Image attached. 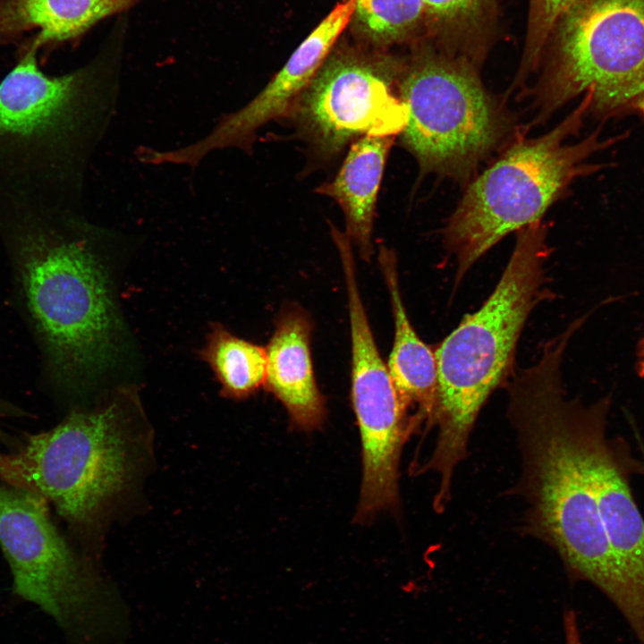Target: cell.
<instances>
[{
    "instance_id": "8992f818",
    "label": "cell",
    "mask_w": 644,
    "mask_h": 644,
    "mask_svg": "<svg viewBox=\"0 0 644 644\" xmlns=\"http://www.w3.org/2000/svg\"><path fill=\"white\" fill-rule=\"evenodd\" d=\"M418 43L398 81L402 145L421 172L465 181L508 134L510 117L487 91L479 68L425 38Z\"/></svg>"
},
{
    "instance_id": "ba28073f",
    "label": "cell",
    "mask_w": 644,
    "mask_h": 644,
    "mask_svg": "<svg viewBox=\"0 0 644 644\" xmlns=\"http://www.w3.org/2000/svg\"><path fill=\"white\" fill-rule=\"evenodd\" d=\"M0 547L13 591L82 644H109L122 608L71 550L41 497L0 481Z\"/></svg>"
},
{
    "instance_id": "277c9868",
    "label": "cell",
    "mask_w": 644,
    "mask_h": 644,
    "mask_svg": "<svg viewBox=\"0 0 644 644\" xmlns=\"http://www.w3.org/2000/svg\"><path fill=\"white\" fill-rule=\"evenodd\" d=\"M590 96L546 134L514 142L467 188L445 230L444 240L457 260L456 283L506 234L538 222L578 177L603 167L587 160L623 140H601V128L570 144L589 114Z\"/></svg>"
},
{
    "instance_id": "7a4b0ae2",
    "label": "cell",
    "mask_w": 644,
    "mask_h": 644,
    "mask_svg": "<svg viewBox=\"0 0 644 644\" xmlns=\"http://www.w3.org/2000/svg\"><path fill=\"white\" fill-rule=\"evenodd\" d=\"M2 231L47 374L76 388L116 352L121 322L104 266L84 240L36 209L15 214Z\"/></svg>"
},
{
    "instance_id": "7402d4cb",
    "label": "cell",
    "mask_w": 644,
    "mask_h": 644,
    "mask_svg": "<svg viewBox=\"0 0 644 644\" xmlns=\"http://www.w3.org/2000/svg\"><path fill=\"white\" fill-rule=\"evenodd\" d=\"M564 631L565 644H583L576 614L567 609L564 614Z\"/></svg>"
},
{
    "instance_id": "8fae6325",
    "label": "cell",
    "mask_w": 644,
    "mask_h": 644,
    "mask_svg": "<svg viewBox=\"0 0 644 644\" xmlns=\"http://www.w3.org/2000/svg\"><path fill=\"white\" fill-rule=\"evenodd\" d=\"M402 68L350 52L328 55L287 115L322 157L360 136H395L406 122L398 93Z\"/></svg>"
},
{
    "instance_id": "6da1fadb",
    "label": "cell",
    "mask_w": 644,
    "mask_h": 644,
    "mask_svg": "<svg viewBox=\"0 0 644 644\" xmlns=\"http://www.w3.org/2000/svg\"><path fill=\"white\" fill-rule=\"evenodd\" d=\"M564 351L539 360L508 386V418L516 430L522 471L514 493L528 507L525 530L552 547L568 572L597 587L628 624L637 619L600 517L580 437L582 405L564 395Z\"/></svg>"
},
{
    "instance_id": "603a6c76",
    "label": "cell",
    "mask_w": 644,
    "mask_h": 644,
    "mask_svg": "<svg viewBox=\"0 0 644 644\" xmlns=\"http://www.w3.org/2000/svg\"><path fill=\"white\" fill-rule=\"evenodd\" d=\"M21 415V411L15 408L13 405L10 404L9 402H5L4 400H2L0 398V422L2 419L10 417V416H16ZM0 427V436H2V430Z\"/></svg>"
},
{
    "instance_id": "44dd1931",
    "label": "cell",
    "mask_w": 644,
    "mask_h": 644,
    "mask_svg": "<svg viewBox=\"0 0 644 644\" xmlns=\"http://www.w3.org/2000/svg\"><path fill=\"white\" fill-rule=\"evenodd\" d=\"M572 1L530 0L525 44L514 80L515 86H521L538 68L543 49L551 31Z\"/></svg>"
},
{
    "instance_id": "2e32d148",
    "label": "cell",
    "mask_w": 644,
    "mask_h": 644,
    "mask_svg": "<svg viewBox=\"0 0 644 644\" xmlns=\"http://www.w3.org/2000/svg\"><path fill=\"white\" fill-rule=\"evenodd\" d=\"M137 0H0V46L38 49L72 40Z\"/></svg>"
},
{
    "instance_id": "52a82bcc",
    "label": "cell",
    "mask_w": 644,
    "mask_h": 644,
    "mask_svg": "<svg viewBox=\"0 0 644 644\" xmlns=\"http://www.w3.org/2000/svg\"><path fill=\"white\" fill-rule=\"evenodd\" d=\"M125 411L117 402L73 411L56 427L0 452V481L52 504L71 522H90L119 494L133 470Z\"/></svg>"
},
{
    "instance_id": "5b68a950",
    "label": "cell",
    "mask_w": 644,
    "mask_h": 644,
    "mask_svg": "<svg viewBox=\"0 0 644 644\" xmlns=\"http://www.w3.org/2000/svg\"><path fill=\"white\" fill-rule=\"evenodd\" d=\"M539 67L537 122L581 94L590 95L589 114L601 122L644 119V0H573Z\"/></svg>"
},
{
    "instance_id": "ffe728a7",
    "label": "cell",
    "mask_w": 644,
    "mask_h": 644,
    "mask_svg": "<svg viewBox=\"0 0 644 644\" xmlns=\"http://www.w3.org/2000/svg\"><path fill=\"white\" fill-rule=\"evenodd\" d=\"M353 17L370 40L389 45L424 38L422 0H353Z\"/></svg>"
},
{
    "instance_id": "7c38bea8",
    "label": "cell",
    "mask_w": 644,
    "mask_h": 644,
    "mask_svg": "<svg viewBox=\"0 0 644 644\" xmlns=\"http://www.w3.org/2000/svg\"><path fill=\"white\" fill-rule=\"evenodd\" d=\"M608 408V400L583 405L581 444L606 538L635 603L638 621L633 634L639 644H644V518L623 465L606 438Z\"/></svg>"
},
{
    "instance_id": "d6986e66",
    "label": "cell",
    "mask_w": 644,
    "mask_h": 644,
    "mask_svg": "<svg viewBox=\"0 0 644 644\" xmlns=\"http://www.w3.org/2000/svg\"><path fill=\"white\" fill-rule=\"evenodd\" d=\"M212 369L224 396L243 399L264 386L267 373L265 347L242 339L214 323L199 351Z\"/></svg>"
},
{
    "instance_id": "e0dca14e",
    "label": "cell",
    "mask_w": 644,
    "mask_h": 644,
    "mask_svg": "<svg viewBox=\"0 0 644 644\" xmlns=\"http://www.w3.org/2000/svg\"><path fill=\"white\" fill-rule=\"evenodd\" d=\"M394 137L366 135L357 139L334 180L316 190L338 203L345 218V234L364 261H369L374 253L376 202Z\"/></svg>"
},
{
    "instance_id": "cb8c5ba5",
    "label": "cell",
    "mask_w": 644,
    "mask_h": 644,
    "mask_svg": "<svg viewBox=\"0 0 644 644\" xmlns=\"http://www.w3.org/2000/svg\"><path fill=\"white\" fill-rule=\"evenodd\" d=\"M637 371L644 378V334L637 347Z\"/></svg>"
},
{
    "instance_id": "3957f363",
    "label": "cell",
    "mask_w": 644,
    "mask_h": 644,
    "mask_svg": "<svg viewBox=\"0 0 644 644\" xmlns=\"http://www.w3.org/2000/svg\"><path fill=\"white\" fill-rule=\"evenodd\" d=\"M549 255L540 221L518 231L514 250L492 294L435 351L438 378L436 441L420 471L439 479L433 503L445 506L453 476L466 458L476 419L491 393L508 378L525 321L543 293Z\"/></svg>"
},
{
    "instance_id": "5bb4252c",
    "label": "cell",
    "mask_w": 644,
    "mask_h": 644,
    "mask_svg": "<svg viewBox=\"0 0 644 644\" xmlns=\"http://www.w3.org/2000/svg\"><path fill=\"white\" fill-rule=\"evenodd\" d=\"M312 330L310 316L298 306H288L276 317L274 333L265 347L264 387L285 408L293 428L304 431L320 428L326 416L311 359Z\"/></svg>"
},
{
    "instance_id": "4fadbf2b",
    "label": "cell",
    "mask_w": 644,
    "mask_h": 644,
    "mask_svg": "<svg viewBox=\"0 0 644 644\" xmlns=\"http://www.w3.org/2000/svg\"><path fill=\"white\" fill-rule=\"evenodd\" d=\"M355 3L345 0L327 14L292 53L267 85L241 109L224 115L213 130L195 142L200 157L213 150L250 151L256 133L268 122L286 116L353 17Z\"/></svg>"
},
{
    "instance_id": "30bf717a",
    "label": "cell",
    "mask_w": 644,
    "mask_h": 644,
    "mask_svg": "<svg viewBox=\"0 0 644 644\" xmlns=\"http://www.w3.org/2000/svg\"><path fill=\"white\" fill-rule=\"evenodd\" d=\"M351 329V400L361 440L362 480L355 519L372 520L399 504L402 446L416 424L378 352L358 285L355 260L341 258Z\"/></svg>"
},
{
    "instance_id": "9c48e42d",
    "label": "cell",
    "mask_w": 644,
    "mask_h": 644,
    "mask_svg": "<svg viewBox=\"0 0 644 644\" xmlns=\"http://www.w3.org/2000/svg\"><path fill=\"white\" fill-rule=\"evenodd\" d=\"M16 65L0 82V166L17 173L59 156L86 124L109 57L61 76L44 73L38 50L21 47Z\"/></svg>"
},
{
    "instance_id": "9a60e30c",
    "label": "cell",
    "mask_w": 644,
    "mask_h": 644,
    "mask_svg": "<svg viewBox=\"0 0 644 644\" xmlns=\"http://www.w3.org/2000/svg\"><path fill=\"white\" fill-rule=\"evenodd\" d=\"M378 262L389 292L394 325L393 348L386 363L388 372L406 410L416 409V424L425 422L430 428L436 423L438 408L435 351L419 337L407 316L400 292L394 251L381 246Z\"/></svg>"
},
{
    "instance_id": "ac0fdd59",
    "label": "cell",
    "mask_w": 644,
    "mask_h": 644,
    "mask_svg": "<svg viewBox=\"0 0 644 644\" xmlns=\"http://www.w3.org/2000/svg\"><path fill=\"white\" fill-rule=\"evenodd\" d=\"M500 0H422L424 38L479 68L491 46Z\"/></svg>"
}]
</instances>
